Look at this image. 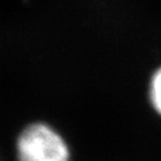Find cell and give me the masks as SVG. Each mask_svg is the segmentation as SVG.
Segmentation results:
<instances>
[{
	"instance_id": "6da1fadb",
	"label": "cell",
	"mask_w": 161,
	"mask_h": 161,
	"mask_svg": "<svg viewBox=\"0 0 161 161\" xmlns=\"http://www.w3.org/2000/svg\"><path fill=\"white\" fill-rule=\"evenodd\" d=\"M69 160V148L62 136L44 123L24 128L17 140V161Z\"/></svg>"
},
{
	"instance_id": "7a4b0ae2",
	"label": "cell",
	"mask_w": 161,
	"mask_h": 161,
	"mask_svg": "<svg viewBox=\"0 0 161 161\" xmlns=\"http://www.w3.org/2000/svg\"><path fill=\"white\" fill-rule=\"evenodd\" d=\"M149 94L154 109L161 115V68L158 69L152 78Z\"/></svg>"
}]
</instances>
